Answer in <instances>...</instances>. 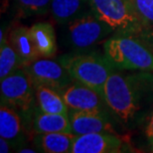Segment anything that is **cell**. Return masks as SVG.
I'll use <instances>...</instances> for the list:
<instances>
[{"label":"cell","instance_id":"cell-1","mask_svg":"<svg viewBox=\"0 0 153 153\" xmlns=\"http://www.w3.org/2000/svg\"><path fill=\"white\" fill-rule=\"evenodd\" d=\"M60 62L73 79L94 88L100 94H102L105 82L114 68L105 55V57L99 55H66L61 58Z\"/></svg>","mask_w":153,"mask_h":153},{"label":"cell","instance_id":"cell-2","mask_svg":"<svg viewBox=\"0 0 153 153\" xmlns=\"http://www.w3.org/2000/svg\"><path fill=\"white\" fill-rule=\"evenodd\" d=\"M136 82L131 76L112 72L103 88V99L108 108L123 122H128L139 109Z\"/></svg>","mask_w":153,"mask_h":153},{"label":"cell","instance_id":"cell-3","mask_svg":"<svg viewBox=\"0 0 153 153\" xmlns=\"http://www.w3.org/2000/svg\"><path fill=\"white\" fill-rule=\"evenodd\" d=\"M103 50L114 68L153 72V54L135 39L124 36L108 39Z\"/></svg>","mask_w":153,"mask_h":153},{"label":"cell","instance_id":"cell-4","mask_svg":"<svg viewBox=\"0 0 153 153\" xmlns=\"http://www.w3.org/2000/svg\"><path fill=\"white\" fill-rule=\"evenodd\" d=\"M0 91L1 103L13 108L24 118L32 117L36 93L34 85L24 68L18 69L1 79Z\"/></svg>","mask_w":153,"mask_h":153},{"label":"cell","instance_id":"cell-5","mask_svg":"<svg viewBox=\"0 0 153 153\" xmlns=\"http://www.w3.org/2000/svg\"><path fill=\"white\" fill-rule=\"evenodd\" d=\"M91 12L112 28L137 30L141 26L138 16L128 0H88Z\"/></svg>","mask_w":153,"mask_h":153},{"label":"cell","instance_id":"cell-6","mask_svg":"<svg viewBox=\"0 0 153 153\" xmlns=\"http://www.w3.org/2000/svg\"><path fill=\"white\" fill-rule=\"evenodd\" d=\"M68 30L71 44L75 48L84 49L102 41L115 29L91 12L69 23Z\"/></svg>","mask_w":153,"mask_h":153},{"label":"cell","instance_id":"cell-7","mask_svg":"<svg viewBox=\"0 0 153 153\" xmlns=\"http://www.w3.org/2000/svg\"><path fill=\"white\" fill-rule=\"evenodd\" d=\"M34 85H45L62 94L73 81L70 73L62 64L50 58L37 59L23 67Z\"/></svg>","mask_w":153,"mask_h":153},{"label":"cell","instance_id":"cell-8","mask_svg":"<svg viewBox=\"0 0 153 153\" xmlns=\"http://www.w3.org/2000/svg\"><path fill=\"white\" fill-rule=\"evenodd\" d=\"M124 142L121 136L112 133L76 135L71 153H118L122 152Z\"/></svg>","mask_w":153,"mask_h":153},{"label":"cell","instance_id":"cell-9","mask_svg":"<svg viewBox=\"0 0 153 153\" xmlns=\"http://www.w3.org/2000/svg\"><path fill=\"white\" fill-rule=\"evenodd\" d=\"M62 96L71 111H103V102L105 100L102 94L81 82H76L65 88L62 91Z\"/></svg>","mask_w":153,"mask_h":153},{"label":"cell","instance_id":"cell-10","mask_svg":"<svg viewBox=\"0 0 153 153\" xmlns=\"http://www.w3.org/2000/svg\"><path fill=\"white\" fill-rule=\"evenodd\" d=\"M72 125V133L82 135L88 133L117 134L103 111H85L69 112Z\"/></svg>","mask_w":153,"mask_h":153},{"label":"cell","instance_id":"cell-11","mask_svg":"<svg viewBox=\"0 0 153 153\" xmlns=\"http://www.w3.org/2000/svg\"><path fill=\"white\" fill-rule=\"evenodd\" d=\"M8 40L12 48L20 58L23 67L29 65L40 58L36 46L33 42L30 28L24 26L16 27L9 33Z\"/></svg>","mask_w":153,"mask_h":153},{"label":"cell","instance_id":"cell-12","mask_svg":"<svg viewBox=\"0 0 153 153\" xmlns=\"http://www.w3.org/2000/svg\"><path fill=\"white\" fill-rule=\"evenodd\" d=\"M0 136L9 140L13 146L22 143L23 123L20 114L4 103L0 106Z\"/></svg>","mask_w":153,"mask_h":153},{"label":"cell","instance_id":"cell-13","mask_svg":"<svg viewBox=\"0 0 153 153\" xmlns=\"http://www.w3.org/2000/svg\"><path fill=\"white\" fill-rule=\"evenodd\" d=\"M32 128L36 134L51 132L72 133L69 114H49L41 111L40 109L33 114Z\"/></svg>","mask_w":153,"mask_h":153},{"label":"cell","instance_id":"cell-14","mask_svg":"<svg viewBox=\"0 0 153 153\" xmlns=\"http://www.w3.org/2000/svg\"><path fill=\"white\" fill-rule=\"evenodd\" d=\"M88 0H52L50 12L58 23L68 24L88 14Z\"/></svg>","mask_w":153,"mask_h":153},{"label":"cell","instance_id":"cell-15","mask_svg":"<svg viewBox=\"0 0 153 153\" xmlns=\"http://www.w3.org/2000/svg\"><path fill=\"white\" fill-rule=\"evenodd\" d=\"M30 33L40 57L52 58L55 56L57 52L56 34L50 23H36L30 27Z\"/></svg>","mask_w":153,"mask_h":153},{"label":"cell","instance_id":"cell-16","mask_svg":"<svg viewBox=\"0 0 153 153\" xmlns=\"http://www.w3.org/2000/svg\"><path fill=\"white\" fill-rule=\"evenodd\" d=\"M76 135L68 132H51L37 134L35 143L37 147L47 153L71 152Z\"/></svg>","mask_w":153,"mask_h":153},{"label":"cell","instance_id":"cell-17","mask_svg":"<svg viewBox=\"0 0 153 153\" xmlns=\"http://www.w3.org/2000/svg\"><path fill=\"white\" fill-rule=\"evenodd\" d=\"M34 88L40 111L49 114H69V108L60 91L45 85H34Z\"/></svg>","mask_w":153,"mask_h":153},{"label":"cell","instance_id":"cell-18","mask_svg":"<svg viewBox=\"0 0 153 153\" xmlns=\"http://www.w3.org/2000/svg\"><path fill=\"white\" fill-rule=\"evenodd\" d=\"M20 68H23L20 58L12 48L8 38L4 37L0 40V79H3Z\"/></svg>","mask_w":153,"mask_h":153},{"label":"cell","instance_id":"cell-19","mask_svg":"<svg viewBox=\"0 0 153 153\" xmlns=\"http://www.w3.org/2000/svg\"><path fill=\"white\" fill-rule=\"evenodd\" d=\"M52 0H14L21 15L25 17L42 16L50 11Z\"/></svg>","mask_w":153,"mask_h":153},{"label":"cell","instance_id":"cell-20","mask_svg":"<svg viewBox=\"0 0 153 153\" xmlns=\"http://www.w3.org/2000/svg\"><path fill=\"white\" fill-rule=\"evenodd\" d=\"M143 21L153 23V0H128Z\"/></svg>","mask_w":153,"mask_h":153},{"label":"cell","instance_id":"cell-21","mask_svg":"<svg viewBox=\"0 0 153 153\" xmlns=\"http://www.w3.org/2000/svg\"><path fill=\"white\" fill-rule=\"evenodd\" d=\"M145 135L147 137V139L149 140L150 144L153 143V112L151 114V115L149 116L148 121L146 123L145 126Z\"/></svg>","mask_w":153,"mask_h":153},{"label":"cell","instance_id":"cell-22","mask_svg":"<svg viewBox=\"0 0 153 153\" xmlns=\"http://www.w3.org/2000/svg\"><path fill=\"white\" fill-rule=\"evenodd\" d=\"M12 147H13V145H12V143L9 140L3 138V137L0 138V152L1 153L10 152Z\"/></svg>","mask_w":153,"mask_h":153},{"label":"cell","instance_id":"cell-23","mask_svg":"<svg viewBox=\"0 0 153 153\" xmlns=\"http://www.w3.org/2000/svg\"><path fill=\"white\" fill-rule=\"evenodd\" d=\"M37 150H35V149H31V148H19V150H18V152H21V153H34L36 152Z\"/></svg>","mask_w":153,"mask_h":153},{"label":"cell","instance_id":"cell-24","mask_svg":"<svg viewBox=\"0 0 153 153\" xmlns=\"http://www.w3.org/2000/svg\"><path fill=\"white\" fill-rule=\"evenodd\" d=\"M151 152H153V143L151 144Z\"/></svg>","mask_w":153,"mask_h":153}]
</instances>
